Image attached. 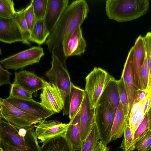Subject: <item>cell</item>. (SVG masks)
<instances>
[{"label": "cell", "instance_id": "8", "mask_svg": "<svg viewBox=\"0 0 151 151\" xmlns=\"http://www.w3.org/2000/svg\"><path fill=\"white\" fill-rule=\"evenodd\" d=\"M0 118L13 125L24 128H30L40 120L24 112L1 98H0Z\"/></svg>", "mask_w": 151, "mask_h": 151}, {"label": "cell", "instance_id": "25", "mask_svg": "<svg viewBox=\"0 0 151 151\" xmlns=\"http://www.w3.org/2000/svg\"><path fill=\"white\" fill-rule=\"evenodd\" d=\"M41 151H72L64 137H60L48 140L41 147Z\"/></svg>", "mask_w": 151, "mask_h": 151}, {"label": "cell", "instance_id": "26", "mask_svg": "<svg viewBox=\"0 0 151 151\" xmlns=\"http://www.w3.org/2000/svg\"><path fill=\"white\" fill-rule=\"evenodd\" d=\"M100 139L99 132L95 122L89 134L82 144L81 151H93Z\"/></svg>", "mask_w": 151, "mask_h": 151}, {"label": "cell", "instance_id": "14", "mask_svg": "<svg viewBox=\"0 0 151 151\" xmlns=\"http://www.w3.org/2000/svg\"><path fill=\"white\" fill-rule=\"evenodd\" d=\"M0 41L8 44L21 42L29 46L31 45L29 42L24 37L13 19L0 18Z\"/></svg>", "mask_w": 151, "mask_h": 151}, {"label": "cell", "instance_id": "20", "mask_svg": "<svg viewBox=\"0 0 151 151\" xmlns=\"http://www.w3.org/2000/svg\"><path fill=\"white\" fill-rule=\"evenodd\" d=\"M129 121V116L124 114L122 106L120 103L116 111L111 129L110 142L120 138L122 136Z\"/></svg>", "mask_w": 151, "mask_h": 151}, {"label": "cell", "instance_id": "45", "mask_svg": "<svg viewBox=\"0 0 151 151\" xmlns=\"http://www.w3.org/2000/svg\"><path fill=\"white\" fill-rule=\"evenodd\" d=\"M109 150H107V151H109Z\"/></svg>", "mask_w": 151, "mask_h": 151}, {"label": "cell", "instance_id": "23", "mask_svg": "<svg viewBox=\"0 0 151 151\" xmlns=\"http://www.w3.org/2000/svg\"><path fill=\"white\" fill-rule=\"evenodd\" d=\"M144 102L135 99L130 111L129 123L133 134L145 116L143 108Z\"/></svg>", "mask_w": 151, "mask_h": 151}, {"label": "cell", "instance_id": "32", "mask_svg": "<svg viewBox=\"0 0 151 151\" xmlns=\"http://www.w3.org/2000/svg\"><path fill=\"white\" fill-rule=\"evenodd\" d=\"M151 148V128H148L136 144L134 150L147 151Z\"/></svg>", "mask_w": 151, "mask_h": 151}, {"label": "cell", "instance_id": "41", "mask_svg": "<svg viewBox=\"0 0 151 151\" xmlns=\"http://www.w3.org/2000/svg\"><path fill=\"white\" fill-rule=\"evenodd\" d=\"M109 150V148L100 140L96 147L93 151H107Z\"/></svg>", "mask_w": 151, "mask_h": 151}, {"label": "cell", "instance_id": "18", "mask_svg": "<svg viewBox=\"0 0 151 151\" xmlns=\"http://www.w3.org/2000/svg\"><path fill=\"white\" fill-rule=\"evenodd\" d=\"M81 106L70 120L65 138L72 151L81 150L82 145L81 135Z\"/></svg>", "mask_w": 151, "mask_h": 151}, {"label": "cell", "instance_id": "2", "mask_svg": "<svg viewBox=\"0 0 151 151\" xmlns=\"http://www.w3.org/2000/svg\"><path fill=\"white\" fill-rule=\"evenodd\" d=\"M16 127L0 118V139L22 151H41L34 127Z\"/></svg>", "mask_w": 151, "mask_h": 151}, {"label": "cell", "instance_id": "34", "mask_svg": "<svg viewBox=\"0 0 151 151\" xmlns=\"http://www.w3.org/2000/svg\"><path fill=\"white\" fill-rule=\"evenodd\" d=\"M143 37L149 70L148 83L145 90H149L151 87V32H148Z\"/></svg>", "mask_w": 151, "mask_h": 151}, {"label": "cell", "instance_id": "39", "mask_svg": "<svg viewBox=\"0 0 151 151\" xmlns=\"http://www.w3.org/2000/svg\"><path fill=\"white\" fill-rule=\"evenodd\" d=\"M144 111L145 115L147 114L149 119L151 121V87L149 89L147 99L145 101L143 106Z\"/></svg>", "mask_w": 151, "mask_h": 151}, {"label": "cell", "instance_id": "42", "mask_svg": "<svg viewBox=\"0 0 151 151\" xmlns=\"http://www.w3.org/2000/svg\"><path fill=\"white\" fill-rule=\"evenodd\" d=\"M150 127L151 128V121L150 122Z\"/></svg>", "mask_w": 151, "mask_h": 151}, {"label": "cell", "instance_id": "28", "mask_svg": "<svg viewBox=\"0 0 151 151\" xmlns=\"http://www.w3.org/2000/svg\"><path fill=\"white\" fill-rule=\"evenodd\" d=\"M14 4L12 0H0V18L13 19L16 15Z\"/></svg>", "mask_w": 151, "mask_h": 151}, {"label": "cell", "instance_id": "37", "mask_svg": "<svg viewBox=\"0 0 151 151\" xmlns=\"http://www.w3.org/2000/svg\"><path fill=\"white\" fill-rule=\"evenodd\" d=\"M12 73L7 70L4 69L2 65H0V86L12 83L10 81V77Z\"/></svg>", "mask_w": 151, "mask_h": 151}, {"label": "cell", "instance_id": "33", "mask_svg": "<svg viewBox=\"0 0 151 151\" xmlns=\"http://www.w3.org/2000/svg\"><path fill=\"white\" fill-rule=\"evenodd\" d=\"M48 0H32L31 1L37 21L44 19L45 17Z\"/></svg>", "mask_w": 151, "mask_h": 151}, {"label": "cell", "instance_id": "21", "mask_svg": "<svg viewBox=\"0 0 151 151\" xmlns=\"http://www.w3.org/2000/svg\"><path fill=\"white\" fill-rule=\"evenodd\" d=\"M109 102L116 111L120 103V99L116 80L115 78L109 83L100 99L99 104Z\"/></svg>", "mask_w": 151, "mask_h": 151}, {"label": "cell", "instance_id": "10", "mask_svg": "<svg viewBox=\"0 0 151 151\" xmlns=\"http://www.w3.org/2000/svg\"><path fill=\"white\" fill-rule=\"evenodd\" d=\"M63 56L65 58L73 56L80 55L84 53L86 47L81 27L67 34L62 42Z\"/></svg>", "mask_w": 151, "mask_h": 151}, {"label": "cell", "instance_id": "27", "mask_svg": "<svg viewBox=\"0 0 151 151\" xmlns=\"http://www.w3.org/2000/svg\"><path fill=\"white\" fill-rule=\"evenodd\" d=\"M13 20L21 30L24 37L30 41L31 33L29 32L24 16V8L17 11Z\"/></svg>", "mask_w": 151, "mask_h": 151}, {"label": "cell", "instance_id": "13", "mask_svg": "<svg viewBox=\"0 0 151 151\" xmlns=\"http://www.w3.org/2000/svg\"><path fill=\"white\" fill-rule=\"evenodd\" d=\"M4 99L24 112L40 120L45 119L55 114L34 100L22 99L9 96Z\"/></svg>", "mask_w": 151, "mask_h": 151}, {"label": "cell", "instance_id": "24", "mask_svg": "<svg viewBox=\"0 0 151 151\" xmlns=\"http://www.w3.org/2000/svg\"><path fill=\"white\" fill-rule=\"evenodd\" d=\"M50 33L44 19L38 20L31 33L30 41L42 45L46 42Z\"/></svg>", "mask_w": 151, "mask_h": 151}, {"label": "cell", "instance_id": "40", "mask_svg": "<svg viewBox=\"0 0 151 151\" xmlns=\"http://www.w3.org/2000/svg\"><path fill=\"white\" fill-rule=\"evenodd\" d=\"M0 151H22L18 148L0 139Z\"/></svg>", "mask_w": 151, "mask_h": 151}, {"label": "cell", "instance_id": "29", "mask_svg": "<svg viewBox=\"0 0 151 151\" xmlns=\"http://www.w3.org/2000/svg\"><path fill=\"white\" fill-rule=\"evenodd\" d=\"M116 82L118 88L120 103L122 106L124 114L129 117L130 111L128 98L123 80L121 78L119 80H116Z\"/></svg>", "mask_w": 151, "mask_h": 151}, {"label": "cell", "instance_id": "12", "mask_svg": "<svg viewBox=\"0 0 151 151\" xmlns=\"http://www.w3.org/2000/svg\"><path fill=\"white\" fill-rule=\"evenodd\" d=\"M134 47L132 69L134 84L138 90H145L142 80L141 71L146 56L144 37L139 35L136 40Z\"/></svg>", "mask_w": 151, "mask_h": 151}, {"label": "cell", "instance_id": "6", "mask_svg": "<svg viewBox=\"0 0 151 151\" xmlns=\"http://www.w3.org/2000/svg\"><path fill=\"white\" fill-rule=\"evenodd\" d=\"M44 55L42 48L34 46L1 60L0 64L7 70H22L28 66L38 63Z\"/></svg>", "mask_w": 151, "mask_h": 151}, {"label": "cell", "instance_id": "30", "mask_svg": "<svg viewBox=\"0 0 151 151\" xmlns=\"http://www.w3.org/2000/svg\"><path fill=\"white\" fill-rule=\"evenodd\" d=\"M150 128L149 118L147 115L146 114L143 119L134 133L133 141L130 151H133L134 150L135 146L137 142Z\"/></svg>", "mask_w": 151, "mask_h": 151}, {"label": "cell", "instance_id": "31", "mask_svg": "<svg viewBox=\"0 0 151 151\" xmlns=\"http://www.w3.org/2000/svg\"><path fill=\"white\" fill-rule=\"evenodd\" d=\"M9 96L22 99L34 100L32 94L14 83L11 85Z\"/></svg>", "mask_w": 151, "mask_h": 151}, {"label": "cell", "instance_id": "35", "mask_svg": "<svg viewBox=\"0 0 151 151\" xmlns=\"http://www.w3.org/2000/svg\"><path fill=\"white\" fill-rule=\"evenodd\" d=\"M24 16L28 29L31 33L37 22L33 5L31 2L24 8Z\"/></svg>", "mask_w": 151, "mask_h": 151}, {"label": "cell", "instance_id": "7", "mask_svg": "<svg viewBox=\"0 0 151 151\" xmlns=\"http://www.w3.org/2000/svg\"><path fill=\"white\" fill-rule=\"evenodd\" d=\"M116 113V111L107 102L99 104L95 109V123L100 140L106 146L110 142L111 133Z\"/></svg>", "mask_w": 151, "mask_h": 151}, {"label": "cell", "instance_id": "11", "mask_svg": "<svg viewBox=\"0 0 151 151\" xmlns=\"http://www.w3.org/2000/svg\"><path fill=\"white\" fill-rule=\"evenodd\" d=\"M40 103L46 109L59 113L63 110L64 101L60 91L54 84L47 82L40 95Z\"/></svg>", "mask_w": 151, "mask_h": 151}, {"label": "cell", "instance_id": "38", "mask_svg": "<svg viewBox=\"0 0 151 151\" xmlns=\"http://www.w3.org/2000/svg\"><path fill=\"white\" fill-rule=\"evenodd\" d=\"M149 70L146 55L142 65L141 74L144 85L146 90L148 83Z\"/></svg>", "mask_w": 151, "mask_h": 151}, {"label": "cell", "instance_id": "3", "mask_svg": "<svg viewBox=\"0 0 151 151\" xmlns=\"http://www.w3.org/2000/svg\"><path fill=\"white\" fill-rule=\"evenodd\" d=\"M148 0H108L105 10L108 18L118 22L132 21L149 9Z\"/></svg>", "mask_w": 151, "mask_h": 151}, {"label": "cell", "instance_id": "43", "mask_svg": "<svg viewBox=\"0 0 151 151\" xmlns=\"http://www.w3.org/2000/svg\"><path fill=\"white\" fill-rule=\"evenodd\" d=\"M147 151H151V148Z\"/></svg>", "mask_w": 151, "mask_h": 151}, {"label": "cell", "instance_id": "9", "mask_svg": "<svg viewBox=\"0 0 151 151\" xmlns=\"http://www.w3.org/2000/svg\"><path fill=\"white\" fill-rule=\"evenodd\" d=\"M35 132L39 143H44L52 139L60 137H65L68 124L55 120H40Z\"/></svg>", "mask_w": 151, "mask_h": 151}, {"label": "cell", "instance_id": "5", "mask_svg": "<svg viewBox=\"0 0 151 151\" xmlns=\"http://www.w3.org/2000/svg\"><path fill=\"white\" fill-rule=\"evenodd\" d=\"M114 78L105 70L96 67L87 75L85 91L88 97L90 109L96 108L105 88Z\"/></svg>", "mask_w": 151, "mask_h": 151}, {"label": "cell", "instance_id": "4", "mask_svg": "<svg viewBox=\"0 0 151 151\" xmlns=\"http://www.w3.org/2000/svg\"><path fill=\"white\" fill-rule=\"evenodd\" d=\"M51 67L45 75L50 82L55 85L59 90L64 101L63 110V115H69L71 93V82L67 70L65 59H61L55 53L52 52Z\"/></svg>", "mask_w": 151, "mask_h": 151}, {"label": "cell", "instance_id": "17", "mask_svg": "<svg viewBox=\"0 0 151 151\" xmlns=\"http://www.w3.org/2000/svg\"><path fill=\"white\" fill-rule=\"evenodd\" d=\"M68 0H48L45 21L50 32L63 11L69 5Z\"/></svg>", "mask_w": 151, "mask_h": 151}, {"label": "cell", "instance_id": "16", "mask_svg": "<svg viewBox=\"0 0 151 151\" xmlns=\"http://www.w3.org/2000/svg\"><path fill=\"white\" fill-rule=\"evenodd\" d=\"M133 54V46L129 52L121 77L123 80L128 96L130 112L135 99L137 90L135 85L132 74Z\"/></svg>", "mask_w": 151, "mask_h": 151}, {"label": "cell", "instance_id": "22", "mask_svg": "<svg viewBox=\"0 0 151 151\" xmlns=\"http://www.w3.org/2000/svg\"><path fill=\"white\" fill-rule=\"evenodd\" d=\"M85 93V90L75 86L72 83L69 113V117L70 120L80 108Z\"/></svg>", "mask_w": 151, "mask_h": 151}, {"label": "cell", "instance_id": "36", "mask_svg": "<svg viewBox=\"0 0 151 151\" xmlns=\"http://www.w3.org/2000/svg\"><path fill=\"white\" fill-rule=\"evenodd\" d=\"M124 138L120 148L123 151H130L133 138L134 134L130 128L129 122L125 127L124 132Z\"/></svg>", "mask_w": 151, "mask_h": 151}, {"label": "cell", "instance_id": "15", "mask_svg": "<svg viewBox=\"0 0 151 151\" xmlns=\"http://www.w3.org/2000/svg\"><path fill=\"white\" fill-rule=\"evenodd\" d=\"M47 82L33 72L22 70L14 73L13 83L19 86L32 94L40 90H42Z\"/></svg>", "mask_w": 151, "mask_h": 151}, {"label": "cell", "instance_id": "1", "mask_svg": "<svg viewBox=\"0 0 151 151\" xmlns=\"http://www.w3.org/2000/svg\"><path fill=\"white\" fill-rule=\"evenodd\" d=\"M89 12L85 0H78L68 5L63 12L45 42L50 52L61 50L62 42L65 36L79 27L86 18Z\"/></svg>", "mask_w": 151, "mask_h": 151}, {"label": "cell", "instance_id": "44", "mask_svg": "<svg viewBox=\"0 0 151 151\" xmlns=\"http://www.w3.org/2000/svg\"><path fill=\"white\" fill-rule=\"evenodd\" d=\"M74 151H81V150H76Z\"/></svg>", "mask_w": 151, "mask_h": 151}, {"label": "cell", "instance_id": "46", "mask_svg": "<svg viewBox=\"0 0 151 151\" xmlns=\"http://www.w3.org/2000/svg\"></svg>", "mask_w": 151, "mask_h": 151}, {"label": "cell", "instance_id": "19", "mask_svg": "<svg viewBox=\"0 0 151 151\" xmlns=\"http://www.w3.org/2000/svg\"><path fill=\"white\" fill-rule=\"evenodd\" d=\"M95 109H90L88 97L86 93L81 106V135L82 144L95 122Z\"/></svg>", "mask_w": 151, "mask_h": 151}]
</instances>
